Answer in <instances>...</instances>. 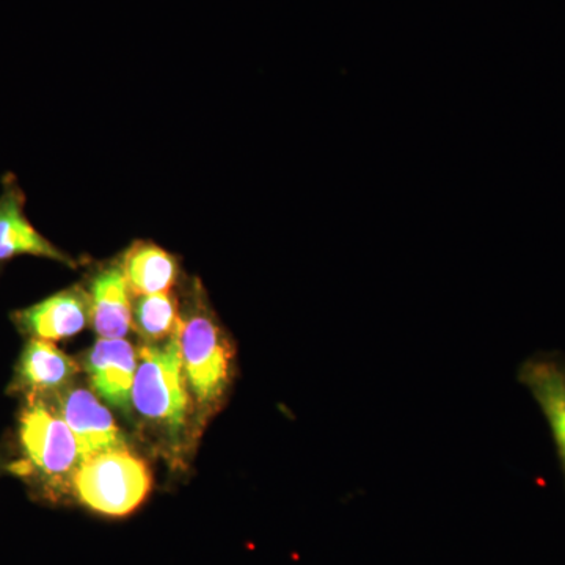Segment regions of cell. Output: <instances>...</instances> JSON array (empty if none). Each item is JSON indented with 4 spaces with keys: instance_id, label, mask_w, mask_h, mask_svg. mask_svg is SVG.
<instances>
[{
    "instance_id": "3957f363",
    "label": "cell",
    "mask_w": 565,
    "mask_h": 565,
    "mask_svg": "<svg viewBox=\"0 0 565 565\" xmlns=\"http://www.w3.org/2000/svg\"><path fill=\"white\" fill-rule=\"evenodd\" d=\"M151 489L147 463L128 448L110 449L82 460L71 481L79 503L107 516L132 514Z\"/></svg>"
},
{
    "instance_id": "ba28073f",
    "label": "cell",
    "mask_w": 565,
    "mask_h": 565,
    "mask_svg": "<svg viewBox=\"0 0 565 565\" xmlns=\"http://www.w3.org/2000/svg\"><path fill=\"white\" fill-rule=\"evenodd\" d=\"M519 381L548 423L565 475V356L556 352L527 356L520 364Z\"/></svg>"
},
{
    "instance_id": "52a82bcc",
    "label": "cell",
    "mask_w": 565,
    "mask_h": 565,
    "mask_svg": "<svg viewBox=\"0 0 565 565\" xmlns=\"http://www.w3.org/2000/svg\"><path fill=\"white\" fill-rule=\"evenodd\" d=\"M52 396L76 437L84 459L110 449L128 448L109 408L90 390L71 384Z\"/></svg>"
},
{
    "instance_id": "5bb4252c",
    "label": "cell",
    "mask_w": 565,
    "mask_h": 565,
    "mask_svg": "<svg viewBox=\"0 0 565 565\" xmlns=\"http://www.w3.org/2000/svg\"><path fill=\"white\" fill-rule=\"evenodd\" d=\"M6 467H7V462H6V460L2 459V456H0V471H2L3 468H6Z\"/></svg>"
},
{
    "instance_id": "8992f818",
    "label": "cell",
    "mask_w": 565,
    "mask_h": 565,
    "mask_svg": "<svg viewBox=\"0 0 565 565\" xmlns=\"http://www.w3.org/2000/svg\"><path fill=\"white\" fill-rule=\"evenodd\" d=\"M28 340L62 341L92 322L90 296L84 286H71L10 316Z\"/></svg>"
},
{
    "instance_id": "277c9868",
    "label": "cell",
    "mask_w": 565,
    "mask_h": 565,
    "mask_svg": "<svg viewBox=\"0 0 565 565\" xmlns=\"http://www.w3.org/2000/svg\"><path fill=\"white\" fill-rule=\"evenodd\" d=\"M178 340L189 390L195 403L202 408L215 407L232 381V343L200 303L192 308L191 313L181 316Z\"/></svg>"
},
{
    "instance_id": "9c48e42d",
    "label": "cell",
    "mask_w": 565,
    "mask_h": 565,
    "mask_svg": "<svg viewBox=\"0 0 565 565\" xmlns=\"http://www.w3.org/2000/svg\"><path fill=\"white\" fill-rule=\"evenodd\" d=\"M139 352L126 340H102L88 351L84 367L93 392L107 404L129 411Z\"/></svg>"
},
{
    "instance_id": "4fadbf2b",
    "label": "cell",
    "mask_w": 565,
    "mask_h": 565,
    "mask_svg": "<svg viewBox=\"0 0 565 565\" xmlns=\"http://www.w3.org/2000/svg\"><path fill=\"white\" fill-rule=\"evenodd\" d=\"M180 326V303L172 291L134 297L132 329L148 344L170 340Z\"/></svg>"
},
{
    "instance_id": "6da1fadb",
    "label": "cell",
    "mask_w": 565,
    "mask_h": 565,
    "mask_svg": "<svg viewBox=\"0 0 565 565\" xmlns=\"http://www.w3.org/2000/svg\"><path fill=\"white\" fill-rule=\"evenodd\" d=\"M17 441L20 457L6 467L11 473L50 498L71 490V481L84 457L52 394L22 397Z\"/></svg>"
},
{
    "instance_id": "7c38bea8",
    "label": "cell",
    "mask_w": 565,
    "mask_h": 565,
    "mask_svg": "<svg viewBox=\"0 0 565 565\" xmlns=\"http://www.w3.org/2000/svg\"><path fill=\"white\" fill-rule=\"evenodd\" d=\"M121 267L134 297L172 291L180 275L172 253L148 241L134 243L122 256Z\"/></svg>"
},
{
    "instance_id": "8fae6325",
    "label": "cell",
    "mask_w": 565,
    "mask_h": 565,
    "mask_svg": "<svg viewBox=\"0 0 565 565\" xmlns=\"http://www.w3.org/2000/svg\"><path fill=\"white\" fill-rule=\"evenodd\" d=\"M92 326L104 340H121L132 329L134 294L121 263H111L96 273L88 286Z\"/></svg>"
},
{
    "instance_id": "30bf717a",
    "label": "cell",
    "mask_w": 565,
    "mask_h": 565,
    "mask_svg": "<svg viewBox=\"0 0 565 565\" xmlns=\"http://www.w3.org/2000/svg\"><path fill=\"white\" fill-rule=\"evenodd\" d=\"M79 364L62 349L43 340H28L14 367L11 394H55L73 384Z\"/></svg>"
},
{
    "instance_id": "7a4b0ae2",
    "label": "cell",
    "mask_w": 565,
    "mask_h": 565,
    "mask_svg": "<svg viewBox=\"0 0 565 565\" xmlns=\"http://www.w3.org/2000/svg\"><path fill=\"white\" fill-rule=\"evenodd\" d=\"M132 407L141 418L178 435L188 423L191 390L182 364L178 333L140 348L132 386Z\"/></svg>"
},
{
    "instance_id": "5b68a950",
    "label": "cell",
    "mask_w": 565,
    "mask_h": 565,
    "mask_svg": "<svg viewBox=\"0 0 565 565\" xmlns=\"http://www.w3.org/2000/svg\"><path fill=\"white\" fill-rule=\"evenodd\" d=\"M0 264L18 256L51 259L63 266L76 267V259L51 243L25 215L24 189L13 173L0 181Z\"/></svg>"
}]
</instances>
